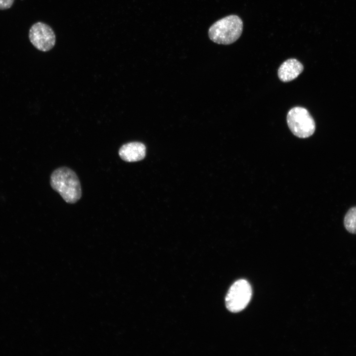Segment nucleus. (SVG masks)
I'll use <instances>...</instances> for the list:
<instances>
[{
    "instance_id": "nucleus-1",
    "label": "nucleus",
    "mask_w": 356,
    "mask_h": 356,
    "mask_svg": "<svg viewBox=\"0 0 356 356\" xmlns=\"http://www.w3.org/2000/svg\"><path fill=\"white\" fill-rule=\"evenodd\" d=\"M50 185L68 203L77 202L81 197L82 189L76 174L66 167L55 170L50 176Z\"/></svg>"
},
{
    "instance_id": "nucleus-2",
    "label": "nucleus",
    "mask_w": 356,
    "mask_h": 356,
    "mask_svg": "<svg viewBox=\"0 0 356 356\" xmlns=\"http://www.w3.org/2000/svg\"><path fill=\"white\" fill-rule=\"evenodd\" d=\"M243 26V21L238 16L228 15L218 20L210 27L209 37L218 44H230L240 37Z\"/></svg>"
},
{
    "instance_id": "nucleus-3",
    "label": "nucleus",
    "mask_w": 356,
    "mask_h": 356,
    "mask_svg": "<svg viewBox=\"0 0 356 356\" xmlns=\"http://www.w3.org/2000/svg\"><path fill=\"white\" fill-rule=\"evenodd\" d=\"M287 122L292 133L300 138L308 137L315 131L313 118L306 109L302 107H295L289 111Z\"/></svg>"
},
{
    "instance_id": "nucleus-4",
    "label": "nucleus",
    "mask_w": 356,
    "mask_h": 356,
    "mask_svg": "<svg viewBox=\"0 0 356 356\" xmlns=\"http://www.w3.org/2000/svg\"><path fill=\"white\" fill-rule=\"evenodd\" d=\"M252 296V288L245 279L235 281L230 287L225 297L227 309L233 312H239L248 304Z\"/></svg>"
},
{
    "instance_id": "nucleus-5",
    "label": "nucleus",
    "mask_w": 356,
    "mask_h": 356,
    "mask_svg": "<svg viewBox=\"0 0 356 356\" xmlns=\"http://www.w3.org/2000/svg\"><path fill=\"white\" fill-rule=\"evenodd\" d=\"M28 36L32 45L42 51L50 50L55 44L54 31L50 26L42 22H36L31 27Z\"/></svg>"
},
{
    "instance_id": "nucleus-6",
    "label": "nucleus",
    "mask_w": 356,
    "mask_h": 356,
    "mask_svg": "<svg viewBox=\"0 0 356 356\" xmlns=\"http://www.w3.org/2000/svg\"><path fill=\"white\" fill-rule=\"evenodd\" d=\"M146 147L139 142H131L123 145L119 150L121 158L128 162L142 160L145 156Z\"/></svg>"
},
{
    "instance_id": "nucleus-7",
    "label": "nucleus",
    "mask_w": 356,
    "mask_h": 356,
    "mask_svg": "<svg viewBox=\"0 0 356 356\" xmlns=\"http://www.w3.org/2000/svg\"><path fill=\"white\" fill-rule=\"evenodd\" d=\"M303 64L298 60L291 58L285 61L278 70V76L283 82L296 79L303 71Z\"/></svg>"
},
{
    "instance_id": "nucleus-8",
    "label": "nucleus",
    "mask_w": 356,
    "mask_h": 356,
    "mask_svg": "<svg viewBox=\"0 0 356 356\" xmlns=\"http://www.w3.org/2000/svg\"><path fill=\"white\" fill-rule=\"evenodd\" d=\"M344 224L348 232L356 234V206L347 211L344 217Z\"/></svg>"
},
{
    "instance_id": "nucleus-9",
    "label": "nucleus",
    "mask_w": 356,
    "mask_h": 356,
    "mask_svg": "<svg viewBox=\"0 0 356 356\" xmlns=\"http://www.w3.org/2000/svg\"><path fill=\"white\" fill-rule=\"evenodd\" d=\"M15 0H0V10H6L13 5Z\"/></svg>"
}]
</instances>
